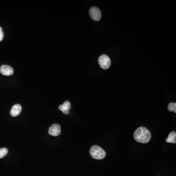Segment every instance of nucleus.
Masks as SVG:
<instances>
[{"mask_svg":"<svg viewBox=\"0 0 176 176\" xmlns=\"http://www.w3.org/2000/svg\"><path fill=\"white\" fill-rule=\"evenodd\" d=\"M134 139L137 142L147 143L151 139V134L148 129L145 127H140L135 131L134 134Z\"/></svg>","mask_w":176,"mask_h":176,"instance_id":"1","label":"nucleus"},{"mask_svg":"<svg viewBox=\"0 0 176 176\" xmlns=\"http://www.w3.org/2000/svg\"><path fill=\"white\" fill-rule=\"evenodd\" d=\"M90 156L96 160H102L105 157L106 153L103 149L98 145H94L90 150Z\"/></svg>","mask_w":176,"mask_h":176,"instance_id":"2","label":"nucleus"},{"mask_svg":"<svg viewBox=\"0 0 176 176\" xmlns=\"http://www.w3.org/2000/svg\"><path fill=\"white\" fill-rule=\"evenodd\" d=\"M98 63L101 68L107 69L109 68L111 64L110 59L105 54L101 55L98 58Z\"/></svg>","mask_w":176,"mask_h":176,"instance_id":"3","label":"nucleus"},{"mask_svg":"<svg viewBox=\"0 0 176 176\" xmlns=\"http://www.w3.org/2000/svg\"><path fill=\"white\" fill-rule=\"evenodd\" d=\"M89 14L91 18L95 21H99L101 19V11L98 7H92L90 8Z\"/></svg>","mask_w":176,"mask_h":176,"instance_id":"4","label":"nucleus"},{"mask_svg":"<svg viewBox=\"0 0 176 176\" xmlns=\"http://www.w3.org/2000/svg\"><path fill=\"white\" fill-rule=\"evenodd\" d=\"M61 132V127L58 124L52 125L48 130V134L52 136H58L60 135Z\"/></svg>","mask_w":176,"mask_h":176,"instance_id":"5","label":"nucleus"},{"mask_svg":"<svg viewBox=\"0 0 176 176\" xmlns=\"http://www.w3.org/2000/svg\"><path fill=\"white\" fill-rule=\"evenodd\" d=\"M0 73L5 76H10L14 73V70L10 66L2 65L0 67Z\"/></svg>","mask_w":176,"mask_h":176,"instance_id":"6","label":"nucleus"},{"mask_svg":"<svg viewBox=\"0 0 176 176\" xmlns=\"http://www.w3.org/2000/svg\"><path fill=\"white\" fill-rule=\"evenodd\" d=\"M71 108V105L69 101H66L62 105L59 106V109L62 111L64 114L68 115L69 113V110Z\"/></svg>","mask_w":176,"mask_h":176,"instance_id":"7","label":"nucleus"},{"mask_svg":"<svg viewBox=\"0 0 176 176\" xmlns=\"http://www.w3.org/2000/svg\"><path fill=\"white\" fill-rule=\"evenodd\" d=\"M22 106L20 104H17L14 105L13 107H12L10 111V115L12 116L16 117L20 115L21 113Z\"/></svg>","mask_w":176,"mask_h":176,"instance_id":"8","label":"nucleus"},{"mask_svg":"<svg viewBox=\"0 0 176 176\" xmlns=\"http://www.w3.org/2000/svg\"><path fill=\"white\" fill-rule=\"evenodd\" d=\"M166 142L168 143H176V133L175 132H171L168 135V136L166 140Z\"/></svg>","mask_w":176,"mask_h":176,"instance_id":"9","label":"nucleus"},{"mask_svg":"<svg viewBox=\"0 0 176 176\" xmlns=\"http://www.w3.org/2000/svg\"><path fill=\"white\" fill-rule=\"evenodd\" d=\"M8 149L6 148H0V158H2L6 156L8 153Z\"/></svg>","mask_w":176,"mask_h":176,"instance_id":"10","label":"nucleus"},{"mask_svg":"<svg viewBox=\"0 0 176 176\" xmlns=\"http://www.w3.org/2000/svg\"><path fill=\"white\" fill-rule=\"evenodd\" d=\"M168 109L169 111H174V113H176V103H170L168 105Z\"/></svg>","mask_w":176,"mask_h":176,"instance_id":"11","label":"nucleus"},{"mask_svg":"<svg viewBox=\"0 0 176 176\" xmlns=\"http://www.w3.org/2000/svg\"><path fill=\"white\" fill-rule=\"evenodd\" d=\"M4 37V32L2 31V28L1 27H0V42H1L3 40Z\"/></svg>","mask_w":176,"mask_h":176,"instance_id":"12","label":"nucleus"}]
</instances>
